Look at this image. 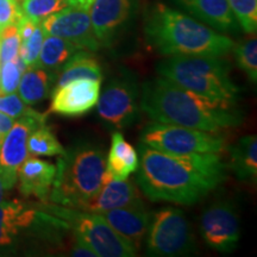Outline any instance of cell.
Returning a JSON list of instances; mask_svg holds the SVG:
<instances>
[{
  "instance_id": "cell-1",
  "label": "cell",
  "mask_w": 257,
  "mask_h": 257,
  "mask_svg": "<svg viewBox=\"0 0 257 257\" xmlns=\"http://www.w3.org/2000/svg\"><path fill=\"white\" fill-rule=\"evenodd\" d=\"M136 181L152 201L193 205L227 178L219 154H174L140 144Z\"/></svg>"
},
{
  "instance_id": "cell-2",
  "label": "cell",
  "mask_w": 257,
  "mask_h": 257,
  "mask_svg": "<svg viewBox=\"0 0 257 257\" xmlns=\"http://www.w3.org/2000/svg\"><path fill=\"white\" fill-rule=\"evenodd\" d=\"M141 110L160 123L211 133L238 126L243 121L236 101L197 94L160 75L142 85Z\"/></svg>"
},
{
  "instance_id": "cell-3",
  "label": "cell",
  "mask_w": 257,
  "mask_h": 257,
  "mask_svg": "<svg viewBox=\"0 0 257 257\" xmlns=\"http://www.w3.org/2000/svg\"><path fill=\"white\" fill-rule=\"evenodd\" d=\"M144 36L150 48L163 56H224L234 47L229 36L162 3L147 10Z\"/></svg>"
},
{
  "instance_id": "cell-4",
  "label": "cell",
  "mask_w": 257,
  "mask_h": 257,
  "mask_svg": "<svg viewBox=\"0 0 257 257\" xmlns=\"http://www.w3.org/2000/svg\"><path fill=\"white\" fill-rule=\"evenodd\" d=\"M104 152L80 141L57 159L56 175L49 199L55 205L80 210L105 185Z\"/></svg>"
},
{
  "instance_id": "cell-5",
  "label": "cell",
  "mask_w": 257,
  "mask_h": 257,
  "mask_svg": "<svg viewBox=\"0 0 257 257\" xmlns=\"http://www.w3.org/2000/svg\"><path fill=\"white\" fill-rule=\"evenodd\" d=\"M230 63L221 56H167L156 66L160 76L180 87L212 99L237 101L242 92L230 76Z\"/></svg>"
},
{
  "instance_id": "cell-6",
  "label": "cell",
  "mask_w": 257,
  "mask_h": 257,
  "mask_svg": "<svg viewBox=\"0 0 257 257\" xmlns=\"http://www.w3.org/2000/svg\"><path fill=\"white\" fill-rule=\"evenodd\" d=\"M50 213L67 221L74 233L82 240L96 257H133L137 250L115 232L101 214L53 205Z\"/></svg>"
},
{
  "instance_id": "cell-7",
  "label": "cell",
  "mask_w": 257,
  "mask_h": 257,
  "mask_svg": "<svg viewBox=\"0 0 257 257\" xmlns=\"http://www.w3.org/2000/svg\"><path fill=\"white\" fill-rule=\"evenodd\" d=\"M140 138L148 147L174 154H220L226 148L220 135L160 121L147 124Z\"/></svg>"
},
{
  "instance_id": "cell-8",
  "label": "cell",
  "mask_w": 257,
  "mask_h": 257,
  "mask_svg": "<svg viewBox=\"0 0 257 257\" xmlns=\"http://www.w3.org/2000/svg\"><path fill=\"white\" fill-rule=\"evenodd\" d=\"M146 237L147 252L150 256H186L194 253L197 249L184 212L174 207H163L154 212Z\"/></svg>"
},
{
  "instance_id": "cell-9",
  "label": "cell",
  "mask_w": 257,
  "mask_h": 257,
  "mask_svg": "<svg viewBox=\"0 0 257 257\" xmlns=\"http://www.w3.org/2000/svg\"><path fill=\"white\" fill-rule=\"evenodd\" d=\"M98 114L102 123L117 131L130 127L141 114V91L137 80L123 72L108 81L99 95Z\"/></svg>"
},
{
  "instance_id": "cell-10",
  "label": "cell",
  "mask_w": 257,
  "mask_h": 257,
  "mask_svg": "<svg viewBox=\"0 0 257 257\" xmlns=\"http://www.w3.org/2000/svg\"><path fill=\"white\" fill-rule=\"evenodd\" d=\"M47 115L29 108L15 121L0 144V176L6 189L12 188L18 179V169L28 159V138L35 128L46 124Z\"/></svg>"
},
{
  "instance_id": "cell-11",
  "label": "cell",
  "mask_w": 257,
  "mask_h": 257,
  "mask_svg": "<svg viewBox=\"0 0 257 257\" xmlns=\"http://www.w3.org/2000/svg\"><path fill=\"white\" fill-rule=\"evenodd\" d=\"M138 0H92L88 14L100 47H111L133 22Z\"/></svg>"
},
{
  "instance_id": "cell-12",
  "label": "cell",
  "mask_w": 257,
  "mask_h": 257,
  "mask_svg": "<svg viewBox=\"0 0 257 257\" xmlns=\"http://www.w3.org/2000/svg\"><path fill=\"white\" fill-rule=\"evenodd\" d=\"M40 24L44 34L63 38L79 50L92 53L101 48L93 30L88 9L68 6L62 11L48 16Z\"/></svg>"
},
{
  "instance_id": "cell-13",
  "label": "cell",
  "mask_w": 257,
  "mask_h": 257,
  "mask_svg": "<svg viewBox=\"0 0 257 257\" xmlns=\"http://www.w3.org/2000/svg\"><path fill=\"white\" fill-rule=\"evenodd\" d=\"M202 239L210 248L227 253L239 242V219L230 201H218L202 212L200 219Z\"/></svg>"
},
{
  "instance_id": "cell-14",
  "label": "cell",
  "mask_w": 257,
  "mask_h": 257,
  "mask_svg": "<svg viewBox=\"0 0 257 257\" xmlns=\"http://www.w3.org/2000/svg\"><path fill=\"white\" fill-rule=\"evenodd\" d=\"M48 213L38 212L21 200L0 202V256L15 252L27 231L40 226Z\"/></svg>"
},
{
  "instance_id": "cell-15",
  "label": "cell",
  "mask_w": 257,
  "mask_h": 257,
  "mask_svg": "<svg viewBox=\"0 0 257 257\" xmlns=\"http://www.w3.org/2000/svg\"><path fill=\"white\" fill-rule=\"evenodd\" d=\"M101 81L81 79L56 86L51 94L50 111L64 117H79L87 113L98 102Z\"/></svg>"
},
{
  "instance_id": "cell-16",
  "label": "cell",
  "mask_w": 257,
  "mask_h": 257,
  "mask_svg": "<svg viewBox=\"0 0 257 257\" xmlns=\"http://www.w3.org/2000/svg\"><path fill=\"white\" fill-rule=\"evenodd\" d=\"M101 216L111 225L112 229L126 239L135 249L141 248L152 216L142 199L140 198L126 206L104 212Z\"/></svg>"
},
{
  "instance_id": "cell-17",
  "label": "cell",
  "mask_w": 257,
  "mask_h": 257,
  "mask_svg": "<svg viewBox=\"0 0 257 257\" xmlns=\"http://www.w3.org/2000/svg\"><path fill=\"white\" fill-rule=\"evenodd\" d=\"M175 5L221 34L239 29L227 0H173Z\"/></svg>"
},
{
  "instance_id": "cell-18",
  "label": "cell",
  "mask_w": 257,
  "mask_h": 257,
  "mask_svg": "<svg viewBox=\"0 0 257 257\" xmlns=\"http://www.w3.org/2000/svg\"><path fill=\"white\" fill-rule=\"evenodd\" d=\"M56 166L37 157H30L18 169L19 191L25 197H35L42 201L49 198Z\"/></svg>"
},
{
  "instance_id": "cell-19",
  "label": "cell",
  "mask_w": 257,
  "mask_h": 257,
  "mask_svg": "<svg viewBox=\"0 0 257 257\" xmlns=\"http://www.w3.org/2000/svg\"><path fill=\"white\" fill-rule=\"evenodd\" d=\"M140 199L138 191L131 181L126 180H111L102 186L94 198L86 202L80 208L91 213L102 214L113 208L123 207Z\"/></svg>"
},
{
  "instance_id": "cell-20",
  "label": "cell",
  "mask_w": 257,
  "mask_h": 257,
  "mask_svg": "<svg viewBox=\"0 0 257 257\" xmlns=\"http://www.w3.org/2000/svg\"><path fill=\"white\" fill-rule=\"evenodd\" d=\"M138 153L126 142L120 131L112 134L111 148L105 165V184L111 180H126L137 170Z\"/></svg>"
},
{
  "instance_id": "cell-21",
  "label": "cell",
  "mask_w": 257,
  "mask_h": 257,
  "mask_svg": "<svg viewBox=\"0 0 257 257\" xmlns=\"http://www.w3.org/2000/svg\"><path fill=\"white\" fill-rule=\"evenodd\" d=\"M56 78L57 72L53 73L41 67L27 68L19 81L18 95L27 105L38 104L50 95Z\"/></svg>"
},
{
  "instance_id": "cell-22",
  "label": "cell",
  "mask_w": 257,
  "mask_h": 257,
  "mask_svg": "<svg viewBox=\"0 0 257 257\" xmlns=\"http://www.w3.org/2000/svg\"><path fill=\"white\" fill-rule=\"evenodd\" d=\"M230 168L240 181H255L257 176V138L244 136L229 148Z\"/></svg>"
},
{
  "instance_id": "cell-23",
  "label": "cell",
  "mask_w": 257,
  "mask_h": 257,
  "mask_svg": "<svg viewBox=\"0 0 257 257\" xmlns=\"http://www.w3.org/2000/svg\"><path fill=\"white\" fill-rule=\"evenodd\" d=\"M89 79L102 80V69L98 60L91 51L78 50L72 57L61 67L60 76L57 78V86H63L74 80Z\"/></svg>"
},
{
  "instance_id": "cell-24",
  "label": "cell",
  "mask_w": 257,
  "mask_h": 257,
  "mask_svg": "<svg viewBox=\"0 0 257 257\" xmlns=\"http://www.w3.org/2000/svg\"><path fill=\"white\" fill-rule=\"evenodd\" d=\"M78 50L79 49L74 44L63 38L53 36V35H46L40 56H38L35 67L57 72Z\"/></svg>"
},
{
  "instance_id": "cell-25",
  "label": "cell",
  "mask_w": 257,
  "mask_h": 257,
  "mask_svg": "<svg viewBox=\"0 0 257 257\" xmlns=\"http://www.w3.org/2000/svg\"><path fill=\"white\" fill-rule=\"evenodd\" d=\"M28 152L32 156H61L66 153V149L51 128L43 124L35 128L29 136Z\"/></svg>"
},
{
  "instance_id": "cell-26",
  "label": "cell",
  "mask_w": 257,
  "mask_h": 257,
  "mask_svg": "<svg viewBox=\"0 0 257 257\" xmlns=\"http://www.w3.org/2000/svg\"><path fill=\"white\" fill-rule=\"evenodd\" d=\"M68 6H70L68 0H22L21 3L23 15L37 23Z\"/></svg>"
},
{
  "instance_id": "cell-27",
  "label": "cell",
  "mask_w": 257,
  "mask_h": 257,
  "mask_svg": "<svg viewBox=\"0 0 257 257\" xmlns=\"http://www.w3.org/2000/svg\"><path fill=\"white\" fill-rule=\"evenodd\" d=\"M234 48L237 64L249 80L253 83L257 81V41L256 37L240 42Z\"/></svg>"
},
{
  "instance_id": "cell-28",
  "label": "cell",
  "mask_w": 257,
  "mask_h": 257,
  "mask_svg": "<svg viewBox=\"0 0 257 257\" xmlns=\"http://www.w3.org/2000/svg\"><path fill=\"white\" fill-rule=\"evenodd\" d=\"M239 28L245 34H255L257 29V0H227Z\"/></svg>"
},
{
  "instance_id": "cell-29",
  "label": "cell",
  "mask_w": 257,
  "mask_h": 257,
  "mask_svg": "<svg viewBox=\"0 0 257 257\" xmlns=\"http://www.w3.org/2000/svg\"><path fill=\"white\" fill-rule=\"evenodd\" d=\"M25 69L27 66L21 56L14 61L0 64V94H9L17 91L22 74Z\"/></svg>"
},
{
  "instance_id": "cell-30",
  "label": "cell",
  "mask_w": 257,
  "mask_h": 257,
  "mask_svg": "<svg viewBox=\"0 0 257 257\" xmlns=\"http://www.w3.org/2000/svg\"><path fill=\"white\" fill-rule=\"evenodd\" d=\"M21 37L17 24H11L0 30V64L14 61L19 56Z\"/></svg>"
},
{
  "instance_id": "cell-31",
  "label": "cell",
  "mask_w": 257,
  "mask_h": 257,
  "mask_svg": "<svg viewBox=\"0 0 257 257\" xmlns=\"http://www.w3.org/2000/svg\"><path fill=\"white\" fill-rule=\"evenodd\" d=\"M44 34L43 29H42L41 24L37 25V28L35 29L34 34L31 35L28 40L21 42V48H19V56L23 60V62L27 66V68L30 67H35L37 63L38 56H40L42 44H43Z\"/></svg>"
},
{
  "instance_id": "cell-32",
  "label": "cell",
  "mask_w": 257,
  "mask_h": 257,
  "mask_svg": "<svg viewBox=\"0 0 257 257\" xmlns=\"http://www.w3.org/2000/svg\"><path fill=\"white\" fill-rule=\"evenodd\" d=\"M29 108L27 104L22 100L21 96L16 93L0 94V112L11 118H21Z\"/></svg>"
},
{
  "instance_id": "cell-33",
  "label": "cell",
  "mask_w": 257,
  "mask_h": 257,
  "mask_svg": "<svg viewBox=\"0 0 257 257\" xmlns=\"http://www.w3.org/2000/svg\"><path fill=\"white\" fill-rule=\"evenodd\" d=\"M23 16L17 0H0V30L11 24H17Z\"/></svg>"
},
{
  "instance_id": "cell-34",
  "label": "cell",
  "mask_w": 257,
  "mask_h": 257,
  "mask_svg": "<svg viewBox=\"0 0 257 257\" xmlns=\"http://www.w3.org/2000/svg\"><path fill=\"white\" fill-rule=\"evenodd\" d=\"M15 124V118L9 117L3 112H0V144H2L4 137L8 135L10 128L14 126Z\"/></svg>"
},
{
  "instance_id": "cell-35",
  "label": "cell",
  "mask_w": 257,
  "mask_h": 257,
  "mask_svg": "<svg viewBox=\"0 0 257 257\" xmlns=\"http://www.w3.org/2000/svg\"><path fill=\"white\" fill-rule=\"evenodd\" d=\"M5 191H6V187H5L4 182H3L2 176H0V202L4 201V199H5Z\"/></svg>"
},
{
  "instance_id": "cell-36",
  "label": "cell",
  "mask_w": 257,
  "mask_h": 257,
  "mask_svg": "<svg viewBox=\"0 0 257 257\" xmlns=\"http://www.w3.org/2000/svg\"><path fill=\"white\" fill-rule=\"evenodd\" d=\"M17 2L19 3V4H21V3H22V0H17Z\"/></svg>"
}]
</instances>
